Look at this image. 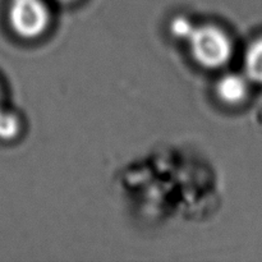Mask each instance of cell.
Returning a JSON list of instances; mask_svg holds the SVG:
<instances>
[{
  "instance_id": "obj_5",
  "label": "cell",
  "mask_w": 262,
  "mask_h": 262,
  "mask_svg": "<svg viewBox=\"0 0 262 262\" xmlns=\"http://www.w3.org/2000/svg\"><path fill=\"white\" fill-rule=\"evenodd\" d=\"M19 132V120L14 114L0 112V140L9 141Z\"/></svg>"
},
{
  "instance_id": "obj_6",
  "label": "cell",
  "mask_w": 262,
  "mask_h": 262,
  "mask_svg": "<svg viewBox=\"0 0 262 262\" xmlns=\"http://www.w3.org/2000/svg\"><path fill=\"white\" fill-rule=\"evenodd\" d=\"M196 26L186 17H176L170 23V32L171 35L176 36L179 40H188L189 36L193 32Z\"/></svg>"
},
{
  "instance_id": "obj_1",
  "label": "cell",
  "mask_w": 262,
  "mask_h": 262,
  "mask_svg": "<svg viewBox=\"0 0 262 262\" xmlns=\"http://www.w3.org/2000/svg\"><path fill=\"white\" fill-rule=\"evenodd\" d=\"M187 42L194 61L206 69L222 68L232 59V40L217 26H196Z\"/></svg>"
},
{
  "instance_id": "obj_3",
  "label": "cell",
  "mask_w": 262,
  "mask_h": 262,
  "mask_svg": "<svg viewBox=\"0 0 262 262\" xmlns=\"http://www.w3.org/2000/svg\"><path fill=\"white\" fill-rule=\"evenodd\" d=\"M247 90V79L241 74H225L216 83V95L228 105H237L243 101Z\"/></svg>"
},
{
  "instance_id": "obj_7",
  "label": "cell",
  "mask_w": 262,
  "mask_h": 262,
  "mask_svg": "<svg viewBox=\"0 0 262 262\" xmlns=\"http://www.w3.org/2000/svg\"><path fill=\"white\" fill-rule=\"evenodd\" d=\"M59 2H61V3H71V2H73V0H59Z\"/></svg>"
},
{
  "instance_id": "obj_2",
  "label": "cell",
  "mask_w": 262,
  "mask_h": 262,
  "mask_svg": "<svg viewBox=\"0 0 262 262\" xmlns=\"http://www.w3.org/2000/svg\"><path fill=\"white\" fill-rule=\"evenodd\" d=\"M8 17L12 30L28 40L43 35L50 23V12L43 0H12Z\"/></svg>"
},
{
  "instance_id": "obj_4",
  "label": "cell",
  "mask_w": 262,
  "mask_h": 262,
  "mask_svg": "<svg viewBox=\"0 0 262 262\" xmlns=\"http://www.w3.org/2000/svg\"><path fill=\"white\" fill-rule=\"evenodd\" d=\"M246 77L256 83H262V37L253 41L245 54Z\"/></svg>"
}]
</instances>
